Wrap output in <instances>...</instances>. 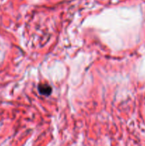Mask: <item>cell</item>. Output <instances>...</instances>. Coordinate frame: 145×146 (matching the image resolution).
I'll use <instances>...</instances> for the list:
<instances>
[{
	"label": "cell",
	"mask_w": 145,
	"mask_h": 146,
	"mask_svg": "<svg viewBox=\"0 0 145 146\" xmlns=\"http://www.w3.org/2000/svg\"><path fill=\"white\" fill-rule=\"evenodd\" d=\"M38 91L41 95L49 96L52 92V88L47 84H41L38 86Z\"/></svg>",
	"instance_id": "6da1fadb"
}]
</instances>
